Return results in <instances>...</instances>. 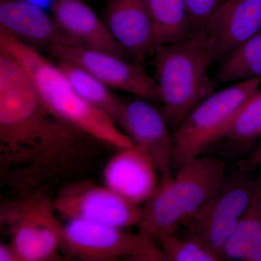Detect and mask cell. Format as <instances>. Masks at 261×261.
<instances>
[{"label": "cell", "mask_w": 261, "mask_h": 261, "mask_svg": "<svg viewBox=\"0 0 261 261\" xmlns=\"http://www.w3.org/2000/svg\"><path fill=\"white\" fill-rule=\"evenodd\" d=\"M85 135L51 112L28 74L13 58L0 53V153L15 169L51 168L68 158Z\"/></svg>", "instance_id": "1"}, {"label": "cell", "mask_w": 261, "mask_h": 261, "mask_svg": "<svg viewBox=\"0 0 261 261\" xmlns=\"http://www.w3.org/2000/svg\"><path fill=\"white\" fill-rule=\"evenodd\" d=\"M0 53L23 68L45 106L62 121L118 149L135 145L111 117L81 97L40 51L0 29Z\"/></svg>", "instance_id": "2"}, {"label": "cell", "mask_w": 261, "mask_h": 261, "mask_svg": "<svg viewBox=\"0 0 261 261\" xmlns=\"http://www.w3.org/2000/svg\"><path fill=\"white\" fill-rule=\"evenodd\" d=\"M152 56L162 111L175 130L216 92V82L209 74L214 58L202 32L192 33L178 42L159 46Z\"/></svg>", "instance_id": "3"}, {"label": "cell", "mask_w": 261, "mask_h": 261, "mask_svg": "<svg viewBox=\"0 0 261 261\" xmlns=\"http://www.w3.org/2000/svg\"><path fill=\"white\" fill-rule=\"evenodd\" d=\"M223 160L201 155L184 163L167 181L159 182L142 206L140 232L153 237L176 233L207 203L226 179Z\"/></svg>", "instance_id": "4"}, {"label": "cell", "mask_w": 261, "mask_h": 261, "mask_svg": "<svg viewBox=\"0 0 261 261\" xmlns=\"http://www.w3.org/2000/svg\"><path fill=\"white\" fill-rule=\"evenodd\" d=\"M260 87L261 79L239 82L201 102L174 130L173 168L178 170L226 138L238 113Z\"/></svg>", "instance_id": "5"}, {"label": "cell", "mask_w": 261, "mask_h": 261, "mask_svg": "<svg viewBox=\"0 0 261 261\" xmlns=\"http://www.w3.org/2000/svg\"><path fill=\"white\" fill-rule=\"evenodd\" d=\"M61 249L84 261H166L152 237L83 219L63 225Z\"/></svg>", "instance_id": "6"}, {"label": "cell", "mask_w": 261, "mask_h": 261, "mask_svg": "<svg viewBox=\"0 0 261 261\" xmlns=\"http://www.w3.org/2000/svg\"><path fill=\"white\" fill-rule=\"evenodd\" d=\"M53 200L34 195L1 207V223L11 234L20 261L56 260L61 250L63 225Z\"/></svg>", "instance_id": "7"}, {"label": "cell", "mask_w": 261, "mask_h": 261, "mask_svg": "<svg viewBox=\"0 0 261 261\" xmlns=\"http://www.w3.org/2000/svg\"><path fill=\"white\" fill-rule=\"evenodd\" d=\"M225 179L219 190L186 224L189 236L200 240L223 257L225 245L256 191L258 180L249 173Z\"/></svg>", "instance_id": "8"}, {"label": "cell", "mask_w": 261, "mask_h": 261, "mask_svg": "<svg viewBox=\"0 0 261 261\" xmlns=\"http://www.w3.org/2000/svg\"><path fill=\"white\" fill-rule=\"evenodd\" d=\"M58 61L82 67L110 88L152 102H161L158 84L143 65L108 51L83 46H58L47 51Z\"/></svg>", "instance_id": "9"}, {"label": "cell", "mask_w": 261, "mask_h": 261, "mask_svg": "<svg viewBox=\"0 0 261 261\" xmlns=\"http://www.w3.org/2000/svg\"><path fill=\"white\" fill-rule=\"evenodd\" d=\"M53 201L58 215L67 220L83 219L116 227L139 226L142 206L105 185L89 182L63 188Z\"/></svg>", "instance_id": "10"}, {"label": "cell", "mask_w": 261, "mask_h": 261, "mask_svg": "<svg viewBox=\"0 0 261 261\" xmlns=\"http://www.w3.org/2000/svg\"><path fill=\"white\" fill-rule=\"evenodd\" d=\"M118 125L136 147L152 160L160 182L167 181L173 173V135L163 111L152 102L135 97L123 99Z\"/></svg>", "instance_id": "11"}, {"label": "cell", "mask_w": 261, "mask_h": 261, "mask_svg": "<svg viewBox=\"0 0 261 261\" xmlns=\"http://www.w3.org/2000/svg\"><path fill=\"white\" fill-rule=\"evenodd\" d=\"M0 29L39 51L80 46L62 30L53 15L28 0H0Z\"/></svg>", "instance_id": "12"}, {"label": "cell", "mask_w": 261, "mask_h": 261, "mask_svg": "<svg viewBox=\"0 0 261 261\" xmlns=\"http://www.w3.org/2000/svg\"><path fill=\"white\" fill-rule=\"evenodd\" d=\"M104 20L132 61L143 65L153 55L154 23L147 0H108Z\"/></svg>", "instance_id": "13"}, {"label": "cell", "mask_w": 261, "mask_h": 261, "mask_svg": "<svg viewBox=\"0 0 261 261\" xmlns=\"http://www.w3.org/2000/svg\"><path fill=\"white\" fill-rule=\"evenodd\" d=\"M261 31V0H228L209 20L203 33L214 60Z\"/></svg>", "instance_id": "14"}, {"label": "cell", "mask_w": 261, "mask_h": 261, "mask_svg": "<svg viewBox=\"0 0 261 261\" xmlns=\"http://www.w3.org/2000/svg\"><path fill=\"white\" fill-rule=\"evenodd\" d=\"M105 185L137 203H145L159 186L157 168L152 160L135 145L118 149L103 171Z\"/></svg>", "instance_id": "15"}, {"label": "cell", "mask_w": 261, "mask_h": 261, "mask_svg": "<svg viewBox=\"0 0 261 261\" xmlns=\"http://www.w3.org/2000/svg\"><path fill=\"white\" fill-rule=\"evenodd\" d=\"M51 10V15L62 30L80 46L130 60L113 37L105 20L84 0H53Z\"/></svg>", "instance_id": "16"}, {"label": "cell", "mask_w": 261, "mask_h": 261, "mask_svg": "<svg viewBox=\"0 0 261 261\" xmlns=\"http://www.w3.org/2000/svg\"><path fill=\"white\" fill-rule=\"evenodd\" d=\"M253 198L223 250L224 260L261 261V176Z\"/></svg>", "instance_id": "17"}, {"label": "cell", "mask_w": 261, "mask_h": 261, "mask_svg": "<svg viewBox=\"0 0 261 261\" xmlns=\"http://www.w3.org/2000/svg\"><path fill=\"white\" fill-rule=\"evenodd\" d=\"M56 65L81 97L118 123L123 99L115 95L110 87L82 67L67 61H58Z\"/></svg>", "instance_id": "18"}, {"label": "cell", "mask_w": 261, "mask_h": 261, "mask_svg": "<svg viewBox=\"0 0 261 261\" xmlns=\"http://www.w3.org/2000/svg\"><path fill=\"white\" fill-rule=\"evenodd\" d=\"M261 79V31L221 59L216 83H239Z\"/></svg>", "instance_id": "19"}, {"label": "cell", "mask_w": 261, "mask_h": 261, "mask_svg": "<svg viewBox=\"0 0 261 261\" xmlns=\"http://www.w3.org/2000/svg\"><path fill=\"white\" fill-rule=\"evenodd\" d=\"M154 28L155 48L182 40L192 34L185 0H147Z\"/></svg>", "instance_id": "20"}, {"label": "cell", "mask_w": 261, "mask_h": 261, "mask_svg": "<svg viewBox=\"0 0 261 261\" xmlns=\"http://www.w3.org/2000/svg\"><path fill=\"white\" fill-rule=\"evenodd\" d=\"M164 253L166 261H220L221 255L200 240L176 233H161L153 237Z\"/></svg>", "instance_id": "21"}, {"label": "cell", "mask_w": 261, "mask_h": 261, "mask_svg": "<svg viewBox=\"0 0 261 261\" xmlns=\"http://www.w3.org/2000/svg\"><path fill=\"white\" fill-rule=\"evenodd\" d=\"M261 137V87L244 105L226 138L247 143Z\"/></svg>", "instance_id": "22"}, {"label": "cell", "mask_w": 261, "mask_h": 261, "mask_svg": "<svg viewBox=\"0 0 261 261\" xmlns=\"http://www.w3.org/2000/svg\"><path fill=\"white\" fill-rule=\"evenodd\" d=\"M228 0H185L192 33L203 32L209 20Z\"/></svg>", "instance_id": "23"}, {"label": "cell", "mask_w": 261, "mask_h": 261, "mask_svg": "<svg viewBox=\"0 0 261 261\" xmlns=\"http://www.w3.org/2000/svg\"><path fill=\"white\" fill-rule=\"evenodd\" d=\"M258 168H261V142L253 153L240 164V171L244 172L250 173Z\"/></svg>", "instance_id": "24"}, {"label": "cell", "mask_w": 261, "mask_h": 261, "mask_svg": "<svg viewBox=\"0 0 261 261\" xmlns=\"http://www.w3.org/2000/svg\"><path fill=\"white\" fill-rule=\"evenodd\" d=\"M0 261H20L11 243L0 245Z\"/></svg>", "instance_id": "25"}, {"label": "cell", "mask_w": 261, "mask_h": 261, "mask_svg": "<svg viewBox=\"0 0 261 261\" xmlns=\"http://www.w3.org/2000/svg\"><path fill=\"white\" fill-rule=\"evenodd\" d=\"M260 174L261 176V168H260ZM260 218H261V198H260Z\"/></svg>", "instance_id": "26"}]
</instances>
